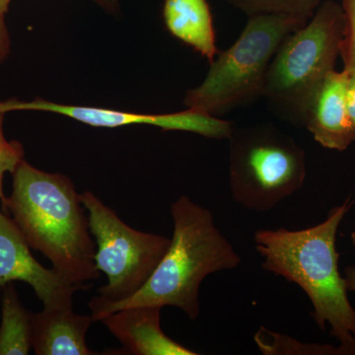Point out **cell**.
I'll return each mask as SVG.
<instances>
[{
    "label": "cell",
    "mask_w": 355,
    "mask_h": 355,
    "mask_svg": "<svg viewBox=\"0 0 355 355\" xmlns=\"http://www.w3.org/2000/svg\"><path fill=\"white\" fill-rule=\"evenodd\" d=\"M11 176L12 191L1 200L2 210L62 279L90 289L87 282L100 277L96 246L71 180L42 171L25 160Z\"/></svg>",
    "instance_id": "obj_1"
},
{
    "label": "cell",
    "mask_w": 355,
    "mask_h": 355,
    "mask_svg": "<svg viewBox=\"0 0 355 355\" xmlns=\"http://www.w3.org/2000/svg\"><path fill=\"white\" fill-rule=\"evenodd\" d=\"M355 200L349 197L334 207L326 220L303 230H261L254 233L261 268L284 277L305 292L320 330L330 324L331 338L349 355H355V309L347 296V282L338 270L336 240L340 223Z\"/></svg>",
    "instance_id": "obj_2"
},
{
    "label": "cell",
    "mask_w": 355,
    "mask_h": 355,
    "mask_svg": "<svg viewBox=\"0 0 355 355\" xmlns=\"http://www.w3.org/2000/svg\"><path fill=\"white\" fill-rule=\"evenodd\" d=\"M171 214V244L153 275L125 300L104 302L92 297L89 308L93 321L135 306H171L196 321L200 314V287L205 277L240 265L241 257L217 228L209 209L182 196L172 203Z\"/></svg>",
    "instance_id": "obj_3"
},
{
    "label": "cell",
    "mask_w": 355,
    "mask_h": 355,
    "mask_svg": "<svg viewBox=\"0 0 355 355\" xmlns=\"http://www.w3.org/2000/svg\"><path fill=\"white\" fill-rule=\"evenodd\" d=\"M309 20L286 14L250 16L239 38L210 64L202 84L188 91L187 109L219 116L263 97L277 49Z\"/></svg>",
    "instance_id": "obj_4"
},
{
    "label": "cell",
    "mask_w": 355,
    "mask_h": 355,
    "mask_svg": "<svg viewBox=\"0 0 355 355\" xmlns=\"http://www.w3.org/2000/svg\"><path fill=\"white\" fill-rule=\"evenodd\" d=\"M343 30L342 6L324 0L305 25L284 40L268 67L263 93L280 118L302 125L311 97L335 69Z\"/></svg>",
    "instance_id": "obj_5"
},
{
    "label": "cell",
    "mask_w": 355,
    "mask_h": 355,
    "mask_svg": "<svg viewBox=\"0 0 355 355\" xmlns=\"http://www.w3.org/2000/svg\"><path fill=\"white\" fill-rule=\"evenodd\" d=\"M229 140V186L248 210L270 211L305 183L306 153L272 123L233 128Z\"/></svg>",
    "instance_id": "obj_6"
},
{
    "label": "cell",
    "mask_w": 355,
    "mask_h": 355,
    "mask_svg": "<svg viewBox=\"0 0 355 355\" xmlns=\"http://www.w3.org/2000/svg\"><path fill=\"white\" fill-rule=\"evenodd\" d=\"M79 198L89 212V227L97 244L96 266L108 277V284L98 288L97 297L104 302L130 298L153 275L171 239L130 227L91 191Z\"/></svg>",
    "instance_id": "obj_7"
},
{
    "label": "cell",
    "mask_w": 355,
    "mask_h": 355,
    "mask_svg": "<svg viewBox=\"0 0 355 355\" xmlns=\"http://www.w3.org/2000/svg\"><path fill=\"white\" fill-rule=\"evenodd\" d=\"M6 113L14 111H42L62 114L96 128H120L130 125H153L163 130L197 133L207 139H227L233 130L230 121L193 110L174 114H137L95 107L57 104L43 99L24 102L17 99L3 101Z\"/></svg>",
    "instance_id": "obj_8"
},
{
    "label": "cell",
    "mask_w": 355,
    "mask_h": 355,
    "mask_svg": "<svg viewBox=\"0 0 355 355\" xmlns=\"http://www.w3.org/2000/svg\"><path fill=\"white\" fill-rule=\"evenodd\" d=\"M12 218L0 209V287L23 282L34 289L44 309L72 308L73 295L88 291L62 279L53 268L42 266Z\"/></svg>",
    "instance_id": "obj_9"
},
{
    "label": "cell",
    "mask_w": 355,
    "mask_h": 355,
    "mask_svg": "<svg viewBox=\"0 0 355 355\" xmlns=\"http://www.w3.org/2000/svg\"><path fill=\"white\" fill-rule=\"evenodd\" d=\"M349 73L331 70L311 97L302 125L320 146L345 151L355 141L347 116V88Z\"/></svg>",
    "instance_id": "obj_10"
},
{
    "label": "cell",
    "mask_w": 355,
    "mask_h": 355,
    "mask_svg": "<svg viewBox=\"0 0 355 355\" xmlns=\"http://www.w3.org/2000/svg\"><path fill=\"white\" fill-rule=\"evenodd\" d=\"M161 309L158 306H135L103 318L100 322L121 345V349L113 354L197 355V352L175 342L162 331Z\"/></svg>",
    "instance_id": "obj_11"
},
{
    "label": "cell",
    "mask_w": 355,
    "mask_h": 355,
    "mask_svg": "<svg viewBox=\"0 0 355 355\" xmlns=\"http://www.w3.org/2000/svg\"><path fill=\"white\" fill-rule=\"evenodd\" d=\"M92 316L76 314L72 308L32 313V349L37 355H95L86 335Z\"/></svg>",
    "instance_id": "obj_12"
},
{
    "label": "cell",
    "mask_w": 355,
    "mask_h": 355,
    "mask_svg": "<svg viewBox=\"0 0 355 355\" xmlns=\"http://www.w3.org/2000/svg\"><path fill=\"white\" fill-rule=\"evenodd\" d=\"M163 18L172 36L214 62L218 51L207 0H165Z\"/></svg>",
    "instance_id": "obj_13"
},
{
    "label": "cell",
    "mask_w": 355,
    "mask_h": 355,
    "mask_svg": "<svg viewBox=\"0 0 355 355\" xmlns=\"http://www.w3.org/2000/svg\"><path fill=\"white\" fill-rule=\"evenodd\" d=\"M31 336L32 312L21 303L14 282H9L1 296L0 355L29 354Z\"/></svg>",
    "instance_id": "obj_14"
},
{
    "label": "cell",
    "mask_w": 355,
    "mask_h": 355,
    "mask_svg": "<svg viewBox=\"0 0 355 355\" xmlns=\"http://www.w3.org/2000/svg\"><path fill=\"white\" fill-rule=\"evenodd\" d=\"M254 342L266 355H349L340 345L299 343L289 336L268 330L265 327H261L256 334Z\"/></svg>",
    "instance_id": "obj_15"
},
{
    "label": "cell",
    "mask_w": 355,
    "mask_h": 355,
    "mask_svg": "<svg viewBox=\"0 0 355 355\" xmlns=\"http://www.w3.org/2000/svg\"><path fill=\"white\" fill-rule=\"evenodd\" d=\"M247 14L248 17L263 14H286L311 19L322 0H225Z\"/></svg>",
    "instance_id": "obj_16"
},
{
    "label": "cell",
    "mask_w": 355,
    "mask_h": 355,
    "mask_svg": "<svg viewBox=\"0 0 355 355\" xmlns=\"http://www.w3.org/2000/svg\"><path fill=\"white\" fill-rule=\"evenodd\" d=\"M6 113L0 111V202L3 200V178L6 173L12 174L18 165L24 160L25 151L21 142L7 140L3 132L4 116Z\"/></svg>",
    "instance_id": "obj_17"
},
{
    "label": "cell",
    "mask_w": 355,
    "mask_h": 355,
    "mask_svg": "<svg viewBox=\"0 0 355 355\" xmlns=\"http://www.w3.org/2000/svg\"><path fill=\"white\" fill-rule=\"evenodd\" d=\"M345 14V30L340 55L343 58V69L349 73H355V0H343Z\"/></svg>",
    "instance_id": "obj_18"
},
{
    "label": "cell",
    "mask_w": 355,
    "mask_h": 355,
    "mask_svg": "<svg viewBox=\"0 0 355 355\" xmlns=\"http://www.w3.org/2000/svg\"><path fill=\"white\" fill-rule=\"evenodd\" d=\"M347 109L350 128H352V135L355 139V73H349L347 88Z\"/></svg>",
    "instance_id": "obj_19"
},
{
    "label": "cell",
    "mask_w": 355,
    "mask_h": 355,
    "mask_svg": "<svg viewBox=\"0 0 355 355\" xmlns=\"http://www.w3.org/2000/svg\"><path fill=\"white\" fill-rule=\"evenodd\" d=\"M11 40L7 28L6 18L0 16V64L6 62L10 53Z\"/></svg>",
    "instance_id": "obj_20"
},
{
    "label": "cell",
    "mask_w": 355,
    "mask_h": 355,
    "mask_svg": "<svg viewBox=\"0 0 355 355\" xmlns=\"http://www.w3.org/2000/svg\"><path fill=\"white\" fill-rule=\"evenodd\" d=\"M345 279L349 291L355 292V266H349L345 268Z\"/></svg>",
    "instance_id": "obj_21"
},
{
    "label": "cell",
    "mask_w": 355,
    "mask_h": 355,
    "mask_svg": "<svg viewBox=\"0 0 355 355\" xmlns=\"http://www.w3.org/2000/svg\"><path fill=\"white\" fill-rule=\"evenodd\" d=\"M93 1L97 2L99 6L108 11H114L118 8V0H93Z\"/></svg>",
    "instance_id": "obj_22"
},
{
    "label": "cell",
    "mask_w": 355,
    "mask_h": 355,
    "mask_svg": "<svg viewBox=\"0 0 355 355\" xmlns=\"http://www.w3.org/2000/svg\"><path fill=\"white\" fill-rule=\"evenodd\" d=\"M11 0H0V16H6Z\"/></svg>",
    "instance_id": "obj_23"
},
{
    "label": "cell",
    "mask_w": 355,
    "mask_h": 355,
    "mask_svg": "<svg viewBox=\"0 0 355 355\" xmlns=\"http://www.w3.org/2000/svg\"><path fill=\"white\" fill-rule=\"evenodd\" d=\"M350 239H352V245L355 248V232H352V235H350Z\"/></svg>",
    "instance_id": "obj_24"
},
{
    "label": "cell",
    "mask_w": 355,
    "mask_h": 355,
    "mask_svg": "<svg viewBox=\"0 0 355 355\" xmlns=\"http://www.w3.org/2000/svg\"><path fill=\"white\" fill-rule=\"evenodd\" d=\"M2 291H3V287H0V300H1Z\"/></svg>",
    "instance_id": "obj_25"
}]
</instances>
